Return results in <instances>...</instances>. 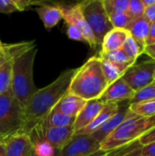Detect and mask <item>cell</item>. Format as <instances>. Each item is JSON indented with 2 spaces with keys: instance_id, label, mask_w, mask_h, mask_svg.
Returning <instances> with one entry per match:
<instances>
[{
  "instance_id": "9",
  "label": "cell",
  "mask_w": 155,
  "mask_h": 156,
  "mask_svg": "<svg viewBox=\"0 0 155 156\" xmlns=\"http://www.w3.org/2000/svg\"><path fill=\"white\" fill-rule=\"evenodd\" d=\"M100 144L90 134H74L60 150V156H87L100 150Z\"/></svg>"
},
{
  "instance_id": "13",
  "label": "cell",
  "mask_w": 155,
  "mask_h": 156,
  "mask_svg": "<svg viewBox=\"0 0 155 156\" xmlns=\"http://www.w3.org/2000/svg\"><path fill=\"white\" fill-rule=\"evenodd\" d=\"M129 101L120 103L118 112L90 135L100 144L125 120L129 112Z\"/></svg>"
},
{
  "instance_id": "24",
  "label": "cell",
  "mask_w": 155,
  "mask_h": 156,
  "mask_svg": "<svg viewBox=\"0 0 155 156\" xmlns=\"http://www.w3.org/2000/svg\"><path fill=\"white\" fill-rule=\"evenodd\" d=\"M99 58L101 59L110 61L111 63L118 64V65H131L132 66V65L135 64V62H136V60L131 58L125 53V51L123 50L122 48L113 50V51H111V52H106V53L100 52Z\"/></svg>"
},
{
  "instance_id": "29",
  "label": "cell",
  "mask_w": 155,
  "mask_h": 156,
  "mask_svg": "<svg viewBox=\"0 0 155 156\" xmlns=\"http://www.w3.org/2000/svg\"><path fill=\"white\" fill-rule=\"evenodd\" d=\"M113 28H121L127 30L133 18L128 13H112L108 15Z\"/></svg>"
},
{
  "instance_id": "41",
  "label": "cell",
  "mask_w": 155,
  "mask_h": 156,
  "mask_svg": "<svg viewBox=\"0 0 155 156\" xmlns=\"http://www.w3.org/2000/svg\"><path fill=\"white\" fill-rule=\"evenodd\" d=\"M33 156H39V155H37V154H36L34 153V154H33ZM52 156H60V150H57V151H56V153H55V154H54Z\"/></svg>"
},
{
  "instance_id": "37",
  "label": "cell",
  "mask_w": 155,
  "mask_h": 156,
  "mask_svg": "<svg viewBox=\"0 0 155 156\" xmlns=\"http://www.w3.org/2000/svg\"><path fill=\"white\" fill-rule=\"evenodd\" d=\"M143 53L148 55L151 58V59L155 61V43L152 44V45H149V46H146L145 48H144Z\"/></svg>"
},
{
  "instance_id": "15",
  "label": "cell",
  "mask_w": 155,
  "mask_h": 156,
  "mask_svg": "<svg viewBox=\"0 0 155 156\" xmlns=\"http://www.w3.org/2000/svg\"><path fill=\"white\" fill-rule=\"evenodd\" d=\"M106 153L107 156H155V143L143 145L137 140Z\"/></svg>"
},
{
  "instance_id": "40",
  "label": "cell",
  "mask_w": 155,
  "mask_h": 156,
  "mask_svg": "<svg viewBox=\"0 0 155 156\" xmlns=\"http://www.w3.org/2000/svg\"><path fill=\"white\" fill-rule=\"evenodd\" d=\"M0 156H6L4 143H0Z\"/></svg>"
},
{
  "instance_id": "33",
  "label": "cell",
  "mask_w": 155,
  "mask_h": 156,
  "mask_svg": "<svg viewBox=\"0 0 155 156\" xmlns=\"http://www.w3.org/2000/svg\"><path fill=\"white\" fill-rule=\"evenodd\" d=\"M17 11L15 0H0V13L11 14Z\"/></svg>"
},
{
  "instance_id": "42",
  "label": "cell",
  "mask_w": 155,
  "mask_h": 156,
  "mask_svg": "<svg viewBox=\"0 0 155 156\" xmlns=\"http://www.w3.org/2000/svg\"><path fill=\"white\" fill-rule=\"evenodd\" d=\"M3 46H4V45H3V43L1 42V40H0V50L2 49V48H3Z\"/></svg>"
},
{
  "instance_id": "4",
  "label": "cell",
  "mask_w": 155,
  "mask_h": 156,
  "mask_svg": "<svg viewBox=\"0 0 155 156\" xmlns=\"http://www.w3.org/2000/svg\"><path fill=\"white\" fill-rule=\"evenodd\" d=\"M155 126V117H140L130 110L125 120L100 144V150L109 152L139 140Z\"/></svg>"
},
{
  "instance_id": "17",
  "label": "cell",
  "mask_w": 155,
  "mask_h": 156,
  "mask_svg": "<svg viewBox=\"0 0 155 156\" xmlns=\"http://www.w3.org/2000/svg\"><path fill=\"white\" fill-rule=\"evenodd\" d=\"M119 104L115 103H106L104 104L101 111L96 116V118L84 129L75 133L74 134H92L96 130H98L104 122H106L111 117H112L119 110Z\"/></svg>"
},
{
  "instance_id": "34",
  "label": "cell",
  "mask_w": 155,
  "mask_h": 156,
  "mask_svg": "<svg viewBox=\"0 0 155 156\" xmlns=\"http://www.w3.org/2000/svg\"><path fill=\"white\" fill-rule=\"evenodd\" d=\"M139 142L143 145H147V144L155 143V126L151 130H149L146 133H144L139 139Z\"/></svg>"
},
{
  "instance_id": "26",
  "label": "cell",
  "mask_w": 155,
  "mask_h": 156,
  "mask_svg": "<svg viewBox=\"0 0 155 156\" xmlns=\"http://www.w3.org/2000/svg\"><path fill=\"white\" fill-rule=\"evenodd\" d=\"M129 110L135 115L140 117H155V100L130 104Z\"/></svg>"
},
{
  "instance_id": "3",
  "label": "cell",
  "mask_w": 155,
  "mask_h": 156,
  "mask_svg": "<svg viewBox=\"0 0 155 156\" xmlns=\"http://www.w3.org/2000/svg\"><path fill=\"white\" fill-rule=\"evenodd\" d=\"M37 53V47H33L14 58L12 69L11 90L25 111L34 93L37 90L33 79L34 62Z\"/></svg>"
},
{
  "instance_id": "30",
  "label": "cell",
  "mask_w": 155,
  "mask_h": 156,
  "mask_svg": "<svg viewBox=\"0 0 155 156\" xmlns=\"http://www.w3.org/2000/svg\"><path fill=\"white\" fill-rule=\"evenodd\" d=\"M108 15L112 13H127L130 0H102Z\"/></svg>"
},
{
  "instance_id": "22",
  "label": "cell",
  "mask_w": 155,
  "mask_h": 156,
  "mask_svg": "<svg viewBox=\"0 0 155 156\" xmlns=\"http://www.w3.org/2000/svg\"><path fill=\"white\" fill-rule=\"evenodd\" d=\"M101 61V69L104 74V77L107 80L108 86L114 81L121 79L125 71L131 67V65H118L111 63L110 61H107L105 59L100 58Z\"/></svg>"
},
{
  "instance_id": "5",
  "label": "cell",
  "mask_w": 155,
  "mask_h": 156,
  "mask_svg": "<svg viewBox=\"0 0 155 156\" xmlns=\"http://www.w3.org/2000/svg\"><path fill=\"white\" fill-rule=\"evenodd\" d=\"M24 126V110L10 88L0 95V143L16 133H22Z\"/></svg>"
},
{
  "instance_id": "23",
  "label": "cell",
  "mask_w": 155,
  "mask_h": 156,
  "mask_svg": "<svg viewBox=\"0 0 155 156\" xmlns=\"http://www.w3.org/2000/svg\"><path fill=\"white\" fill-rule=\"evenodd\" d=\"M74 122V117H69L52 110L38 124L43 127H72Z\"/></svg>"
},
{
  "instance_id": "19",
  "label": "cell",
  "mask_w": 155,
  "mask_h": 156,
  "mask_svg": "<svg viewBox=\"0 0 155 156\" xmlns=\"http://www.w3.org/2000/svg\"><path fill=\"white\" fill-rule=\"evenodd\" d=\"M129 35V32L125 29L112 28L110 32L106 34L102 40L101 52L106 53L122 48Z\"/></svg>"
},
{
  "instance_id": "21",
  "label": "cell",
  "mask_w": 155,
  "mask_h": 156,
  "mask_svg": "<svg viewBox=\"0 0 155 156\" xmlns=\"http://www.w3.org/2000/svg\"><path fill=\"white\" fill-rule=\"evenodd\" d=\"M35 45V41H25L16 44L4 45L0 50V67L7 60L16 58L19 54L27 50Z\"/></svg>"
},
{
  "instance_id": "8",
  "label": "cell",
  "mask_w": 155,
  "mask_h": 156,
  "mask_svg": "<svg viewBox=\"0 0 155 156\" xmlns=\"http://www.w3.org/2000/svg\"><path fill=\"white\" fill-rule=\"evenodd\" d=\"M122 79L134 91L143 89L155 80V61L148 59L140 64L132 65Z\"/></svg>"
},
{
  "instance_id": "35",
  "label": "cell",
  "mask_w": 155,
  "mask_h": 156,
  "mask_svg": "<svg viewBox=\"0 0 155 156\" xmlns=\"http://www.w3.org/2000/svg\"><path fill=\"white\" fill-rule=\"evenodd\" d=\"M143 16H144L150 23H153V22H155V5H151V6L145 8Z\"/></svg>"
},
{
  "instance_id": "31",
  "label": "cell",
  "mask_w": 155,
  "mask_h": 156,
  "mask_svg": "<svg viewBox=\"0 0 155 156\" xmlns=\"http://www.w3.org/2000/svg\"><path fill=\"white\" fill-rule=\"evenodd\" d=\"M145 7L143 5L142 0H130L129 1V7L127 13L133 18H138L143 16Z\"/></svg>"
},
{
  "instance_id": "20",
  "label": "cell",
  "mask_w": 155,
  "mask_h": 156,
  "mask_svg": "<svg viewBox=\"0 0 155 156\" xmlns=\"http://www.w3.org/2000/svg\"><path fill=\"white\" fill-rule=\"evenodd\" d=\"M150 27L151 23L144 16H141L132 20L131 25L128 27L127 31L129 32L130 36L146 47L145 43L149 34Z\"/></svg>"
},
{
  "instance_id": "32",
  "label": "cell",
  "mask_w": 155,
  "mask_h": 156,
  "mask_svg": "<svg viewBox=\"0 0 155 156\" xmlns=\"http://www.w3.org/2000/svg\"><path fill=\"white\" fill-rule=\"evenodd\" d=\"M68 25V29H67V34L68 37L70 39L73 40H78V41H82V42H86L85 38L82 35V33L79 31V28H77L75 26L71 25V24H67Z\"/></svg>"
},
{
  "instance_id": "25",
  "label": "cell",
  "mask_w": 155,
  "mask_h": 156,
  "mask_svg": "<svg viewBox=\"0 0 155 156\" xmlns=\"http://www.w3.org/2000/svg\"><path fill=\"white\" fill-rule=\"evenodd\" d=\"M14 58L7 60L5 64H3L0 67V95L11 88Z\"/></svg>"
},
{
  "instance_id": "27",
  "label": "cell",
  "mask_w": 155,
  "mask_h": 156,
  "mask_svg": "<svg viewBox=\"0 0 155 156\" xmlns=\"http://www.w3.org/2000/svg\"><path fill=\"white\" fill-rule=\"evenodd\" d=\"M122 48L131 58L137 60V58L143 53L145 46H143L129 35L122 46Z\"/></svg>"
},
{
  "instance_id": "39",
  "label": "cell",
  "mask_w": 155,
  "mask_h": 156,
  "mask_svg": "<svg viewBox=\"0 0 155 156\" xmlns=\"http://www.w3.org/2000/svg\"><path fill=\"white\" fill-rule=\"evenodd\" d=\"M87 156H107V153L104 152V151L99 150V151H97V152H95V153H93V154Z\"/></svg>"
},
{
  "instance_id": "11",
  "label": "cell",
  "mask_w": 155,
  "mask_h": 156,
  "mask_svg": "<svg viewBox=\"0 0 155 156\" xmlns=\"http://www.w3.org/2000/svg\"><path fill=\"white\" fill-rule=\"evenodd\" d=\"M134 93L135 91L121 78L113 83L110 84L99 100L103 104H119L124 101H130L134 96Z\"/></svg>"
},
{
  "instance_id": "14",
  "label": "cell",
  "mask_w": 155,
  "mask_h": 156,
  "mask_svg": "<svg viewBox=\"0 0 155 156\" xmlns=\"http://www.w3.org/2000/svg\"><path fill=\"white\" fill-rule=\"evenodd\" d=\"M103 106L104 104L99 99L88 101L85 106L75 118V122L72 126L74 133L88 126L96 118V116L101 111Z\"/></svg>"
},
{
  "instance_id": "43",
  "label": "cell",
  "mask_w": 155,
  "mask_h": 156,
  "mask_svg": "<svg viewBox=\"0 0 155 156\" xmlns=\"http://www.w3.org/2000/svg\"><path fill=\"white\" fill-rule=\"evenodd\" d=\"M154 81H155V80H154Z\"/></svg>"
},
{
  "instance_id": "28",
  "label": "cell",
  "mask_w": 155,
  "mask_h": 156,
  "mask_svg": "<svg viewBox=\"0 0 155 156\" xmlns=\"http://www.w3.org/2000/svg\"><path fill=\"white\" fill-rule=\"evenodd\" d=\"M155 100V81L143 87V89L135 91L134 96L129 101L130 104H135L139 102L153 101Z\"/></svg>"
},
{
  "instance_id": "36",
  "label": "cell",
  "mask_w": 155,
  "mask_h": 156,
  "mask_svg": "<svg viewBox=\"0 0 155 156\" xmlns=\"http://www.w3.org/2000/svg\"><path fill=\"white\" fill-rule=\"evenodd\" d=\"M155 43V22L151 23V27H150V30H149V34L146 39V46L152 45Z\"/></svg>"
},
{
  "instance_id": "7",
  "label": "cell",
  "mask_w": 155,
  "mask_h": 156,
  "mask_svg": "<svg viewBox=\"0 0 155 156\" xmlns=\"http://www.w3.org/2000/svg\"><path fill=\"white\" fill-rule=\"evenodd\" d=\"M73 135V127H43L39 124L28 133L32 143L44 142L56 150H61Z\"/></svg>"
},
{
  "instance_id": "10",
  "label": "cell",
  "mask_w": 155,
  "mask_h": 156,
  "mask_svg": "<svg viewBox=\"0 0 155 156\" xmlns=\"http://www.w3.org/2000/svg\"><path fill=\"white\" fill-rule=\"evenodd\" d=\"M62 10H63V19L65 20L66 24H71L75 26L77 28H79V31L82 33L86 43H88L91 48H95L99 46L92 31L90 30L89 25L87 24L84 18L79 3L70 7L62 6Z\"/></svg>"
},
{
  "instance_id": "38",
  "label": "cell",
  "mask_w": 155,
  "mask_h": 156,
  "mask_svg": "<svg viewBox=\"0 0 155 156\" xmlns=\"http://www.w3.org/2000/svg\"><path fill=\"white\" fill-rule=\"evenodd\" d=\"M142 2H143V5L145 8L155 5V0H142Z\"/></svg>"
},
{
  "instance_id": "16",
  "label": "cell",
  "mask_w": 155,
  "mask_h": 156,
  "mask_svg": "<svg viewBox=\"0 0 155 156\" xmlns=\"http://www.w3.org/2000/svg\"><path fill=\"white\" fill-rule=\"evenodd\" d=\"M86 102L87 101L85 100L68 92L52 110L63 113L67 116L76 118L82 108L85 106Z\"/></svg>"
},
{
  "instance_id": "6",
  "label": "cell",
  "mask_w": 155,
  "mask_h": 156,
  "mask_svg": "<svg viewBox=\"0 0 155 156\" xmlns=\"http://www.w3.org/2000/svg\"><path fill=\"white\" fill-rule=\"evenodd\" d=\"M80 8L84 18L92 31L98 45H101L106 34L113 27L105 10L102 0H89L80 2Z\"/></svg>"
},
{
  "instance_id": "2",
  "label": "cell",
  "mask_w": 155,
  "mask_h": 156,
  "mask_svg": "<svg viewBox=\"0 0 155 156\" xmlns=\"http://www.w3.org/2000/svg\"><path fill=\"white\" fill-rule=\"evenodd\" d=\"M107 87L101 61L99 57H92L78 68L70 82L69 93L88 101L100 99Z\"/></svg>"
},
{
  "instance_id": "18",
  "label": "cell",
  "mask_w": 155,
  "mask_h": 156,
  "mask_svg": "<svg viewBox=\"0 0 155 156\" xmlns=\"http://www.w3.org/2000/svg\"><path fill=\"white\" fill-rule=\"evenodd\" d=\"M37 15L43 22L44 27L49 30L63 19V10L60 5H40L36 9Z\"/></svg>"
},
{
  "instance_id": "12",
  "label": "cell",
  "mask_w": 155,
  "mask_h": 156,
  "mask_svg": "<svg viewBox=\"0 0 155 156\" xmlns=\"http://www.w3.org/2000/svg\"><path fill=\"white\" fill-rule=\"evenodd\" d=\"M3 143L6 156H33L34 145L26 133H16Z\"/></svg>"
},
{
  "instance_id": "1",
  "label": "cell",
  "mask_w": 155,
  "mask_h": 156,
  "mask_svg": "<svg viewBox=\"0 0 155 156\" xmlns=\"http://www.w3.org/2000/svg\"><path fill=\"white\" fill-rule=\"evenodd\" d=\"M77 70L78 69H67L49 85L37 89L24 111L25 126L22 133L28 134L69 92L70 82Z\"/></svg>"
}]
</instances>
